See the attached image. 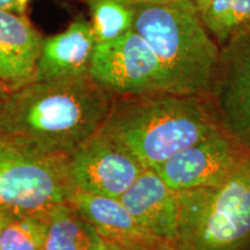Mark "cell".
Listing matches in <instances>:
<instances>
[{
	"mask_svg": "<svg viewBox=\"0 0 250 250\" xmlns=\"http://www.w3.org/2000/svg\"><path fill=\"white\" fill-rule=\"evenodd\" d=\"M114 98L89 76L31 81L0 95V136L66 158L102 126Z\"/></svg>",
	"mask_w": 250,
	"mask_h": 250,
	"instance_id": "obj_1",
	"label": "cell"
},
{
	"mask_svg": "<svg viewBox=\"0 0 250 250\" xmlns=\"http://www.w3.org/2000/svg\"><path fill=\"white\" fill-rule=\"evenodd\" d=\"M101 129L154 168L219 126L208 98L162 92L115 96Z\"/></svg>",
	"mask_w": 250,
	"mask_h": 250,
	"instance_id": "obj_2",
	"label": "cell"
},
{
	"mask_svg": "<svg viewBox=\"0 0 250 250\" xmlns=\"http://www.w3.org/2000/svg\"><path fill=\"white\" fill-rule=\"evenodd\" d=\"M132 29L164 65L175 93L208 98L220 46L193 0L137 6Z\"/></svg>",
	"mask_w": 250,
	"mask_h": 250,
	"instance_id": "obj_3",
	"label": "cell"
},
{
	"mask_svg": "<svg viewBox=\"0 0 250 250\" xmlns=\"http://www.w3.org/2000/svg\"><path fill=\"white\" fill-rule=\"evenodd\" d=\"M180 250L250 249V151L220 186L177 192Z\"/></svg>",
	"mask_w": 250,
	"mask_h": 250,
	"instance_id": "obj_4",
	"label": "cell"
},
{
	"mask_svg": "<svg viewBox=\"0 0 250 250\" xmlns=\"http://www.w3.org/2000/svg\"><path fill=\"white\" fill-rule=\"evenodd\" d=\"M73 190L66 158L39 154L0 136V208L48 213L67 203Z\"/></svg>",
	"mask_w": 250,
	"mask_h": 250,
	"instance_id": "obj_5",
	"label": "cell"
},
{
	"mask_svg": "<svg viewBox=\"0 0 250 250\" xmlns=\"http://www.w3.org/2000/svg\"><path fill=\"white\" fill-rule=\"evenodd\" d=\"M88 73L114 96L175 93L164 65L133 29L109 42L96 43Z\"/></svg>",
	"mask_w": 250,
	"mask_h": 250,
	"instance_id": "obj_6",
	"label": "cell"
},
{
	"mask_svg": "<svg viewBox=\"0 0 250 250\" xmlns=\"http://www.w3.org/2000/svg\"><path fill=\"white\" fill-rule=\"evenodd\" d=\"M208 100L219 129L250 151V26L220 46Z\"/></svg>",
	"mask_w": 250,
	"mask_h": 250,
	"instance_id": "obj_7",
	"label": "cell"
},
{
	"mask_svg": "<svg viewBox=\"0 0 250 250\" xmlns=\"http://www.w3.org/2000/svg\"><path fill=\"white\" fill-rule=\"evenodd\" d=\"M68 179L76 190L120 198L145 169L125 146L101 127L66 156Z\"/></svg>",
	"mask_w": 250,
	"mask_h": 250,
	"instance_id": "obj_8",
	"label": "cell"
},
{
	"mask_svg": "<svg viewBox=\"0 0 250 250\" xmlns=\"http://www.w3.org/2000/svg\"><path fill=\"white\" fill-rule=\"evenodd\" d=\"M247 152L218 129L152 169L176 192L217 187L233 174Z\"/></svg>",
	"mask_w": 250,
	"mask_h": 250,
	"instance_id": "obj_9",
	"label": "cell"
},
{
	"mask_svg": "<svg viewBox=\"0 0 250 250\" xmlns=\"http://www.w3.org/2000/svg\"><path fill=\"white\" fill-rule=\"evenodd\" d=\"M120 199L146 232L175 246L179 228L177 192L154 169L145 168Z\"/></svg>",
	"mask_w": 250,
	"mask_h": 250,
	"instance_id": "obj_10",
	"label": "cell"
},
{
	"mask_svg": "<svg viewBox=\"0 0 250 250\" xmlns=\"http://www.w3.org/2000/svg\"><path fill=\"white\" fill-rule=\"evenodd\" d=\"M95 45L96 40L90 22L73 21L62 33L43 39L33 81L89 76Z\"/></svg>",
	"mask_w": 250,
	"mask_h": 250,
	"instance_id": "obj_11",
	"label": "cell"
},
{
	"mask_svg": "<svg viewBox=\"0 0 250 250\" xmlns=\"http://www.w3.org/2000/svg\"><path fill=\"white\" fill-rule=\"evenodd\" d=\"M43 39L29 21L0 9V87L8 90L31 83Z\"/></svg>",
	"mask_w": 250,
	"mask_h": 250,
	"instance_id": "obj_12",
	"label": "cell"
},
{
	"mask_svg": "<svg viewBox=\"0 0 250 250\" xmlns=\"http://www.w3.org/2000/svg\"><path fill=\"white\" fill-rule=\"evenodd\" d=\"M68 203L95 227L107 242L126 245L159 240L137 223L120 198L92 195L74 189Z\"/></svg>",
	"mask_w": 250,
	"mask_h": 250,
	"instance_id": "obj_13",
	"label": "cell"
},
{
	"mask_svg": "<svg viewBox=\"0 0 250 250\" xmlns=\"http://www.w3.org/2000/svg\"><path fill=\"white\" fill-rule=\"evenodd\" d=\"M107 241L70 203L49 211L43 250H105Z\"/></svg>",
	"mask_w": 250,
	"mask_h": 250,
	"instance_id": "obj_14",
	"label": "cell"
},
{
	"mask_svg": "<svg viewBox=\"0 0 250 250\" xmlns=\"http://www.w3.org/2000/svg\"><path fill=\"white\" fill-rule=\"evenodd\" d=\"M96 43H104L132 30L137 6L121 0H87Z\"/></svg>",
	"mask_w": 250,
	"mask_h": 250,
	"instance_id": "obj_15",
	"label": "cell"
},
{
	"mask_svg": "<svg viewBox=\"0 0 250 250\" xmlns=\"http://www.w3.org/2000/svg\"><path fill=\"white\" fill-rule=\"evenodd\" d=\"M219 46L250 26V0H213L201 14Z\"/></svg>",
	"mask_w": 250,
	"mask_h": 250,
	"instance_id": "obj_16",
	"label": "cell"
},
{
	"mask_svg": "<svg viewBox=\"0 0 250 250\" xmlns=\"http://www.w3.org/2000/svg\"><path fill=\"white\" fill-rule=\"evenodd\" d=\"M48 213L15 215L0 234V250H43Z\"/></svg>",
	"mask_w": 250,
	"mask_h": 250,
	"instance_id": "obj_17",
	"label": "cell"
},
{
	"mask_svg": "<svg viewBox=\"0 0 250 250\" xmlns=\"http://www.w3.org/2000/svg\"><path fill=\"white\" fill-rule=\"evenodd\" d=\"M105 250H180V249L168 242L156 240V241L126 243V245L107 242V249Z\"/></svg>",
	"mask_w": 250,
	"mask_h": 250,
	"instance_id": "obj_18",
	"label": "cell"
},
{
	"mask_svg": "<svg viewBox=\"0 0 250 250\" xmlns=\"http://www.w3.org/2000/svg\"><path fill=\"white\" fill-rule=\"evenodd\" d=\"M15 215L17 214H13V213H11V212L0 208V234H1L2 228H4L6 225H7L9 221H11L12 219L15 217Z\"/></svg>",
	"mask_w": 250,
	"mask_h": 250,
	"instance_id": "obj_19",
	"label": "cell"
},
{
	"mask_svg": "<svg viewBox=\"0 0 250 250\" xmlns=\"http://www.w3.org/2000/svg\"><path fill=\"white\" fill-rule=\"evenodd\" d=\"M0 9H5V11L14 12L19 14V8L15 0H0Z\"/></svg>",
	"mask_w": 250,
	"mask_h": 250,
	"instance_id": "obj_20",
	"label": "cell"
},
{
	"mask_svg": "<svg viewBox=\"0 0 250 250\" xmlns=\"http://www.w3.org/2000/svg\"><path fill=\"white\" fill-rule=\"evenodd\" d=\"M121 1L127 2V4L134 6H142V5H154L161 4V2L168 1V0H121Z\"/></svg>",
	"mask_w": 250,
	"mask_h": 250,
	"instance_id": "obj_21",
	"label": "cell"
},
{
	"mask_svg": "<svg viewBox=\"0 0 250 250\" xmlns=\"http://www.w3.org/2000/svg\"><path fill=\"white\" fill-rule=\"evenodd\" d=\"M212 1H213V0H193V2H195L196 7L198 8L199 13H201V14L205 11L206 8L208 7V5H210Z\"/></svg>",
	"mask_w": 250,
	"mask_h": 250,
	"instance_id": "obj_22",
	"label": "cell"
},
{
	"mask_svg": "<svg viewBox=\"0 0 250 250\" xmlns=\"http://www.w3.org/2000/svg\"><path fill=\"white\" fill-rule=\"evenodd\" d=\"M17 1V5H18V8H19V13L22 14L24 8H26V6L28 2H29V0H15Z\"/></svg>",
	"mask_w": 250,
	"mask_h": 250,
	"instance_id": "obj_23",
	"label": "cell"
},
{
	"mask_svg": "<svg viewBox=\"0 0 250 250\" xmlns=\"http://www.w3.org/2000/svg\"><path fill=\"white\" fill-rule=\"evenodd\" d=\"M6 92V90H4L1 88V87H0V95H2V94H4Z\"/></svg>",
	"mask_w": 250,
	"mask_h": 250,
	"instance_id": "obj_24",
	"label": "cell"
},
{
	"mask_svg": "<svg viewBox=\"0 0 250 250\" xmlns=\"http://www.w3.org/2000/svg\"><path fill=\"white\" fill-rule=\"evenodd\" d=\"M249 250H250V249H249Z\"/></svg>",
	"mask_w": 250,
	"mask_h": 250,
	"instance_id": "obj_25",
	"label": "cell"
}]
</instances>
